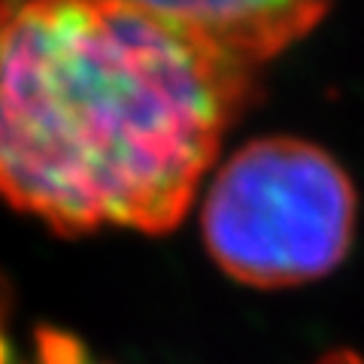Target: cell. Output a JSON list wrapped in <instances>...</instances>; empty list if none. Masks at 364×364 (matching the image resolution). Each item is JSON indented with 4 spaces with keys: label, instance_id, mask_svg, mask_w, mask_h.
<instances>
[{
    "label": "cell",
    "instance_id": "obj_4",
    "mask_svg": "<svg viewBox=\"0 0 364 364\" xmlns=\"http://www.w3.org/2000/svg\"><path fill=\"white\" fill-rule=\"evenodd\" d=\"M0 364H97V361L88 355L76 337L61 334L55 328H33L25 355H18L4 331V313H0Z\"/></svg>",
    "mask_w": 364,
    "mask_h": 364
},
{
    "label": "cell",
    "instance_id": "obj_2",
    "mask_svg": "<svg viewBox=\"0 0 364 364\" xmlns=\"http://www.w3.org/2000/svg\"><path fill=\"white\" fill-rule=\"evenodd\" d=\"M200 219L210 255L234 279L258 289L298 286L346 258L355 188L318 146L267 136L215 170Z\"/></svg>",
    "mask_w": 364,
    "mask_h": 364
},
{
    "label": "cell",
    "instance_id": "obj_3",
    "mask_svg": "<svg viewBox=\"0 0 364 364\" xmlns=\"http://www.w3.org/2000/svg\"><path fill=\"white\" fill-rule=\"evenodd\" d=\"M243 67L310 33L331 0H116Z\"/></svg>",
    "mask_w": 364,
    "mask_h": 364
},
{
    "label": "cell",
    "instance_id": "obj_1",
    "mask_svg": "<svg viewBox=\"0 0 364 364\" xmlns=\"http://www.w3.org/2000/svg\"><path fill=\"white\" fill-rule=\"evenodd\" d=\"M249 73L116 0H0V200L64 234L170 231Z\"/></svg>",
    "mask_w": 364,
    "mask_h": 364
},
{
    "label": "cell",
    "instance_id": "obj_5",
    "mask_svg": "<svg viewBox=\"0 0 364 364\" xmlns=\"http://www.w3.org/2000/svg\"><path fill=\"white\" fill-rule=\"evenodd\" d=\"M318 364H364V358L352 355V352H331V355H325Z\"/></svg>",
    "mask_w": 364,
    "mask_h": 364
}]
</instances>
